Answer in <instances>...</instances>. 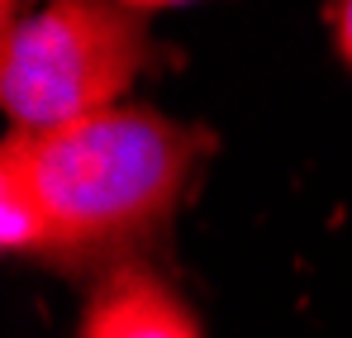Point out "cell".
Returning a JSON list of instances; mask_svg holds the SVG:
<instances>
[{
  "instance_id": "obj_7",
  "label": "cell",
  "mask_w": 352,
  "mask_h": 338,
  "mask_svg": "<svg viewBox=\"0 0 352 338\" xmlns=\"http://www.w3.org/2000/svg\"><path fill=\"white\" fill-rule=\"evenodd\" d=\"M24 19V10H19V0H5V29H14Z\"/></svg>"
},
{
  "instance_id": "obj_5",
  "label": "cell",
  "mask_w": 352,
  "mask_h": 338,
  "mask_svg": "<svg viewBox=\"0 0 352 338\" xmlns=\"http://www.w3.org/2000/svg\"><path fill=\"white\" fill-rule=\"evenodd\" d=\"M329 24H333L338 57L352 67V0H329Z\"/></svg>"
},
{
  "instance_id": "obj_6",
  "label": "cell",
  "mask_w": 352,
  "mask_h": 338,
  "mask_svg": "<svg viewBox=\"0 0 352 338\" xmlns=\"http://www.w3.org/2000/svg\"><path fill=\"white\" fill-rule=\"evenodd\" d=\"M129 10H138V14H148V10H167V5H181V0H124Z\"/></svg>"
},
{
  "instance_id": "obj_3",
  "label": "cell",
  "mask_w": 352,
  "mask_h": 338,
  "mask_svg": "<svg viewBox=\"0 0 352 338\" xmlns=\"http://www.w3.org/2000/svg\"><path fill=\"white\" fill-rule=\"evenodd\" d=\"M76 338H205L190 305L143 262H119L96 286Z\"/></svg>"
},
{
  "instance_id": "obj_2",
  "label": "cell",
  "mask_w": 352,
  "mask_h": 338,
  "mask_svg": "<svg viewBox=\"0 0 352 338\" xmlns=\"http://www.w3.org/2000/svg\"><path fill=\"white\" fill-rule=\"evenodd\" d=\"M148 62V24L124 0H48L5 29L0 105L24 134L62 129L115 110Z\"/></svg>"
},
{
  "instance_id": "obj_1",
  "label": "cell",
  "mask_w": 352,
  "mask_h": 338,
  "mask_svg": "<svg viewBox=\"0 0 352 338\" xmlns=\"http://www.w3.org/2000/svg\"><path fill=\"white\" fill-rule=\"evenodd\" d=\"M214 138L157 110L115 105L91 119L5 138L0 171L19 176L53 229V253H100L172 220Z\"/></svg>"
},
{
  "instance_id": "obj_4",
  "label": "cell",
  "mask_w": 352,
  "mask_h": 338,
  "mask_svg": "<svg viewBox=\"0 0 352 338\" xmlns=\"http://www.w3.org/2000/svg\"><path fill=\"white\" fill-rule=\"evenodd\" d=\"M0 243L5 253H53V229L43 220L29 186L0 171Z\"/></svg>"
}]
</instances>
